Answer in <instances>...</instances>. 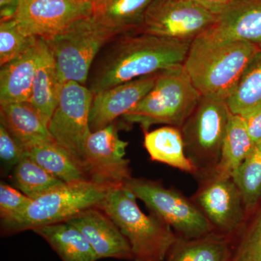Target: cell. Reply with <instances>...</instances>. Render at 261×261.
I'll list each match as a JSON object with an SVG mask.
<instances>
[{
	"mask_svg": "<svg viewBox=\"0 0 261 261\" xmlns=\"http://www.w3.org/2000/svg\"><path fill=\"white\" fill-rule=\"evenodd\" d=\"M191 43L138 32L117 35L98 53L86 86L96 94L183 64Z\"/></svg>",
	"mask_w": 261,
	"mask_h": 261,
	"instance_id": "1",
	"label": "cell"
},
{
	"mask_svg": "<svg viewBox=\"0 0 261 261\" xmlns=\"http://www.w3.org/2000/svg\"><path fill=\"white\" fill-rule=\"evenodd\" d=\"M259 51L250 43L206 31L192 41L183 65L202 97L226 101Z\"/></svg>",
	"mask_w": 261,
	"mask_h": 261,
	"instance_id": "2",
	"label": "cell"
},
{
	"mask_svg": "<svg viewBox=\"0 0 261 261\" xmlns=\"http://www.w3.org/2000/svg\"><path fill=\"white\" fill-rule=\"evenodd\" d=\"M137 200L124 187H116L97 207L113 220L128 240L133 261L166 260L177 234L155 215L142 212Z\"/></svg>",
	"mask_w": 261,
	"mask_h": 261,
	"instance_id": "3",
	"label": "cell"
},
{
	"mask_svg": "<svg viewBox=\"0 0 261 261\" xmlns=\"http://www.w3.org/2000/svg\"><path fill=\"white\" fill-rule=\"evenodd\" d=\"M201 97L183 64L175 65L159 71L152 89L121 118L140 125L144 133L158 124L181 128Z\"/></svg>",
	"mask_w": 261,
	"mask_h": 261,
	"instance_id": "4",
	"label": "cell"
},
{
	"mask_svg": "<svg viewBox=\"0 0 261 261\" xmlns=\"http://www.w3.org/2000/svg\"><path fill=\"white\" fill-rule=\"evenodd\" d=\"M114 186L89 179L67 182L33 200L18 217L1 222L3 236L66 222L89 207H98Z\"/></svg>",
	"mask_w": 261,
	"mask_h": 261,
	"instance_id": "5",
	"label": "cell"
},
{
	"mask_svg": "<svg viewBox=\"0 0 261 261\" xmlns=\"http://www.w3.org/2000/svg\"><path fill=\"white\" fill-rule=\"evenodd\" d=\"M119 35L95 15L79 19L56 35L44 39L53 54L62 84L87 85L92 65L101 49Z\"/></svg>",
	"mask_w": 261,
	"mask_h": 261,
	"instance_id": "6",
	"label": "cell"
},
{
	"mask_svg": "<svg viewBox=\"0 0 261 261\" xmlns=\"http://www.w3.org/2000/svg\"><path fill=\"white\" fill-rule=\"evenodd\" d=\"M155 215L173 228L178 238L194 239L215 231L192 198L160 181L132 177L123 185Z\"/></svg>",
	"mask_w": 261,
	"mask_h": 261,
	"instance_id": "7",
	"label": "cell"
},
{
	"mask_svg": "<svg viewBox=\"0 0 261 261\" xmlns=\"http://www.w3.org/2000/svg\"><path fill=\"white\" fill-rule=\"evenodd\" d=\"M231 112L226 101L202 97L181 127L187 157L197 178L212 172L219 163Z\"/></svg>",
	"mask_w": 261,
	"mask_h": 261,
	"instance_id": "8",
	"label": "cell"
},
{
	"mask_svg": "<svg viewBox=\"0 0 261 261\" xmlns=\"http://www.w3.org/2000/svg\"><path fill=\"white\" fill-rule=\"evenodd\" d=\"M93 97L87 86L74 82L64 84L48 125L55 142L70 154L82 170L84 147L91 134L89 114Z\"/></svg>",
	"mask_w": 261,
	"mask_h": 261,
	"instance_id": "9",
	"label": "cell"
},
{
	"mask_svg": "<svg viewBox=\"0 0 261 261\" xmlns=\"http://www.w3.org/2000/svg\"><path fill=\"white\" fill-rule=\"evenodd\" d=\"M216 20V15L195 0H152L136 32L192 42Z\"/></svg>",
	"mask_w": 261,
	"mask_h": 261,
	"instance_id": "10",
	"label": "cell"
},
{
	"mask_svg": "<svg viewBox=\"0 0 261 261\" xmlns=\"http://www.w3.org/2000/svg\"><path fill=\"white\" fill-rule=\"evenodd\" d=\"M197 179L200 185L192 200L215 231L233 238L243 228L247 214L238 185L232 177L214 172Z\"/></svg>",
	"mask_w": 261,
	"mask_h": 261,
	"instance_id": "11",
	"label": "cell"
},
{
	"mask_svg": "<svg viewBox=\"0 0 261 261\" xmlns=\"http://www.w3.org/2000/svg\"><path fill=\"white\" fill-rule=\"evenodd\" d=\"M117 121L91 132L84 147L83 170L87 179L111 186H123L132 178L130 161L126 159L128 143L118 135Z\"/></svg>",
	"mask_w": 261,
	"mask_h": 261,
	"instance_id": "12",
	"label": "cell"
},
{
	"mask_svg": "<svg viewBox=\"0 0 261 261\" xmlns=\"http://www.w3.org/2000/svg\"><path fill=\"white\" fill-rule=\"evenodd\" d=\"M93 14L88 0H20L14 19L24 34L46 39Z\"/></svg>",
	"mask_w": 261,
	"mask_h": 261,
	"instance_id": "13",
	"label": "cell"
},
{
	"mask_svg": "<svg viewBox=\"0 0 261 261\" xmlns=\"http://www.w3.org/2000/svg\"><path fill=\"white\" fill-rule=\"evenodd\" d=\"M159 72L94 94L89 114L91 132L106 128L126 114L153 87Z\"/></svg>",
	"mask_w": 261,
	"mask_h": 261,
	"instance_id": "14",
	"label": "cell"
},
{
	"mask_svg": "<svg viewBox=\"0 0 261 261\" xmlns=\"http://www.w3.org/2000/svg\"><path fill=\"white\" fill-rule=\"evenodd\" d=\"M80 230L93 249L97 260L105 258L133 261L128 240L106 213L89 207L66 221Z\"/></svg>",
	"mask_w": 261,
	"mask_h": 261,
	"instance_id": "15",
	"label": "cell"
},
{
	"mask_svg": "<svg viewBox=\"0 0 261 261\" xmlns=\"http://www.w3.org/2000/svg\"><path fill=\"white\" fill-rule=\"evenodd\" d=\"M207 32L223 39L250 43L261 51V0H240L216 15Z\"/></svg>",
	"mask_w": 261,
	"mask_h": 261,
	"instance_id": "16",
	"label": "cell"
},
{
	"mask_svg": "<svg viewBox=\"0 0 261 261\" xmlns=\"http://www.w3.org/2000/svg\"><path fill=\"white\" fill-rule=\"evenodd\" d=\"M44 44L39 38L29 50L1 66L0 105L29 102Z\"/></svg>",
	"mask_w": 261,
	"mask_h": 261,
	"instance_id": "17",
	"label": "cell"
},
{
	"mask_svg": "<svg viewBox=\"0 0 261 261\" xmlns=\"http://www.w3.org/2000/svg\"><path fill=\"white\" fill-rule=\"evenodd\" d=\"M0 123L25 149L55 141L35 108L29 102L0 105Z\"/></svg>",
	"mask_w": 261,
	"mask_h": 261,
	"instance_id": "18",
	"label": "cell"
},
{
	"mask_svg": "<svg viewBox=\"0 0 261 261\" xmlns=\"http://www.w3.org/2000/svg\"><path fill=\"white\" fill-rule=\"evenodd\" d=\"M63 85L58 77L54 58L44 41L29 102L47 125L59 102Z\"/></svg>",
	"mask_w": 261,
	"mask_h": 261,
	"instance_id": "19",
	"label": "cell"
},
{
	"mask_svg": "<svg viewBox=\"0 0 261 261\" xmlns=\"http://www.w3.org/2000/svg\"><path fill=\"white\" fill-rule=\"evenodd\" d=\"M144 134V147L152 161L195 176L197 169L187 157L181 128L166 126Z\"/></svg>",
	"mask_w": 261,
	"mask_h": 261,
	"instance_id": "20",
	"label": "cell"
},
{
	"mask_svg": "<svg viewBox=\"0 0 261 261\" xmlns=\"http://www.w3.org/2000/svg\"><path fill=\"white\" fill-rule=\"evenodd\" d=\"M233 238L217 231L194 239L178 238L166 261H231Z\"/></svg>",
	"mask_w": 261,
	"mask_h": 261,
	"instance_id": "21",
	"label": "cell"
},
{
	"mask_svg": "<svg viewBox=\"0 0 261 261\" xmlns=\"http://www.w3.org/2000/svg\"><path fill=\"white\" fill-rule=\"evenodd\" d=\"M62 261H98L93 249L78 228L68 222L34 228Z\"/></svg>",
	"mask_w": 261,
	"mask_h": 261,
	"instance_id": "22",
	"label": "cell"
},
{
	"mask_svg": "<svg viewBox=\"0 0 261 261\" xmlns=\"http://www.w3.org/2000/svg\"><path fill=\"white\" fill-rule=\"evenodd\" d=\"M253 146L244 117L231 114L223 141L221 157L212 172L232 177Z\"/></svg>",
	"mask_w": 261,
	"mask_h": 261,
	"instance_id": "23",
	"label": "cell"
},
{
	"mask_svg": "<svg viewBox=\"0 0 261 261\" xmlns=\"http://www.w3.org/2000/svg\"><path fill=\"white\" fill-rule=\"evenodd\" d=\"M226 102L231 114L242 117L261 109V51L247 65Z\"/></svg>",
	"mask_w": 261,
	"mask_h": 261,
	"instance_id": "24",
	"label": "cell"
},
{
	"mask_svg": "<svg viewBox=\"0 0 261 261\" xmlns=\"http://www.w3.org/2000/svg\"><path fill=\"white\" fill-rule=\"evenodd\" d=\"M25 156L65 183L87 179L78 163L55 141L29 147L25 149Z\"/></svg>",
	"mask_w": 261,
	"mask_h": 261,
	"instance_id": "25",
	"label": "cell"
},
{
	"mask_svg": "<svg viewBox=\"0 0 261 261\" xmlns=\"http://www.w3.org/2000/svg\"><path fill=\"white\" fill-rule=\"evenodd\" d=\"M152 0H107L102 9L94 14L118 34L136 32Z\"/></svg>",
	"mask_w": 261,
	"mask_h": 261,
	"instance_id": "26",
	"label": "cell"
},
{
	"mask_svg": "<svg viewBox=\"0 0 261 261\" xmlns=\"http://www.w3.org/2000/svg\"><path fill=\"white\" fill-rule=\"evenodd\" d=\"M13 181L18 190L32 200L65 183L27 156L13 169Z\"/></svg>",
	"mask_w": 261,
	"mask_h": 261,
	"instance_id": "27",
	"label": "cell"
},
{
	"mask_svg": "<svg viewBox=\"0 0 261 261\" xmlns=\"http://www.w3.org/2000/svg\"><path fill=\"white\" fill-rule=\"evenodd\" d=\"M232 178L243 196L247 214L252 212L261 201V141L254 145Z\"/></svg>",
	"mask_w": 261,
	"mask_h": 261,
	"instance_id": "28",
	"label": "cell"
},
{
	"mask_svg": "<svg viewBox=\"0 0 261 261\" xmlns=\"http://www.w3.org/2000/svg\"><path fill=\"white\" fill-rule=\"evenodd\" d=\"M39 38L24 34L15 19L0 23V65L3 66L29 50Z\"/></svg>",
	"mask_w": 261,
	"mask_h": 261,
	"instance_id": "29",
	"label": "cell"
},
{
	"mask_svg": "<svg viewBox=\"0 0 261 261\" xmlns=\"http://www.w3.org/2000/svg\"><path fill=\"white\" fill-rule=\"evenodd\" d=\"M251 222L233 243L231 261H261V201Z\"/></svg>",
	"mask_w": 261,
	"mask_h": 261,
	"instance_id": "30",
	"label": "cell"
},
{
	"mask_svg": "<svg viewBox=\"0 0 261 261\" xmlns=\"http://www.w3.org/2000/svg\"><path fill=\"white\" fill-rule=\"evenodd\" d=\"M33 200L20 190L1 182L0 185V217L1 222L9 221L22 214Z\"/></svg>",
	"mask_w": 261,
	"mask_h": 261,
	"instance_id": "31",
	"label": "cell"
},
{
	"mask_svg": "<svg viewBox=\"0 0 261 261\" xmlns=\"http://www.w3.org/2000/svg\"><path fill=\"white\" fill-rule=\"evenodd\" d=\"M25 156L23 146L0 123V159L4 171L14 169Z\"/></svg>",
	"mask_w": 261,
	"mask_h": 261,
	"instance_id": "32",
	"label": "cell"
},
{
	"mask_svg": "<svg viewBox=\"0 0 261 261\" xmlns=\"http://www.w3.org/2000/svg\"><path fill=\"white\" fill-rule=\"evenodd\" d=\"M254 145L261 141V109L244 117Z\"/></svg>",
	"mask_w": 261,
	"mask_h": 261,
	"instance_id": "33",
	"label": "cell"
},
{
	"mask_svg": "<svg viewBox=\"0 0 261 261\" xmlns=\"http://www.w3.org/2000/svg\"><path fill=\"white\" fill-rule=\"evenodd\" d=\"M215 15L219 14L229 5L240 0H195Z\"/></svg>",
	"mask_w": 261,
	"mask_h": 261,
	"instance_id": "34",
	"label": "cell"
},
{
	"mask_svg": "<svg viewBox=\"0 0 261 261\" xmlns=\"http://www.w3.org/2000/svg\"><path fill=\"white\" fill-rule=\"evenodd\" d=\"M20 0H0L1 20L14 19Z\"/></svg>",
	"mask_w": 261,
	"mask_h": 261,
	"instance_id": "35",
	"label": "cell"
},
{
	"mask_svg": "<svg viewBox=\"0 0 261 261\" xmlns=\"http://www.w3.org/2000/svg\"><path fill=\"white\" fill-rule=\"evenodd\" d=\"M93 6L94 14L99 13L102 9L105 3L107 0H88Z\"/></svg>",
	"mask_w": 261,
	"mask_h": 261,
	"instance_id": "36",
	"label": "cell"
}]
</instances>
